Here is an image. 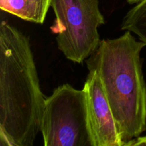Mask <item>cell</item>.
<instances>
[{
  "label": "cell",
  "mask_w": 146,
  "mask_h": 146,
  "mask_svg": "<svg viewBox=\"0 0 146 146\" xmlns=\"http://www.w3.org/2000/svg\"><path fill=\"white\" fill-rule=\"evenodd\" d=\"M145 46L125 31L118 38L101 40L86 60L88 71L99 76L123 146L146 130V85L141 60Z\"/></svg>",
  "instance_id": "7a4b0ae2"
},
{
  "label": "cell",
  "mask_w": 146,
  "mask_h": 146,
  "mask_svg": "<svg viewBox=\"0 0 146 146\" xmlns=\"http://www.w3.org/2000/svg\"><path fill=\"white\" fill-rule=\"evenodd\" d=\"M146 146V136L135 137L128 142L125 143L124 146Z\"/></svg>",
  "instance_id": "9c48e42d"
},
{
  "label": "cell",
  "mask_w": 146,
  "mask_h": 146,
  "mask_svg": "<svg viewBox=\"0 0 146 146\" xmlns=\"http://www.w3.org/2000/svg\"><path fill=\"white\" fill-rule=\"evenodd\" d=\"M0 8L2 11L29 21L27 0H0Z\"/></svg>",
  "instance_id": "52a82bcc"
},
{
  "label": "cell",
  "mask_w": 146,
  "mask_h": 146,
  "mask_svg": "<svg viewBox=\"0 0 146 146\" xmlns=\"http://www.w3.org/2000/svg\"><path fill=\"white\" fill-rule=\"evenodd\" d=\"M41 133L45 146H94L84 88L63 84L46 98Z\"/></svg>",
  "instance_id": "277c9868"
},
{
  "label": "cell",
  "mask_w": 146,
  "mask_h": 146,
  "mask_svg": "<svg viewBox=\"0 0 146 146\" xmlns=\"http://www.w3.org/2000/svg\"><path fill=\"white\" fill-rule=\"evenodd\" d=\"M46 98L29 38L7 21L0 25V145L32 146L41 132Z\"/></svg>",
  "instance_id": "6da1fadb"
},
{
  "label": "cell",
  "mask_w": 146,
  "mask_h": 146,
  "mask_svg": "<svg viewBox=\"0 0 146 146\" xmlns=\"http://www.w3.org/2000/svg\"><path fill=\"white\" fill-rule=\"evenodd\" d=\"M143 0H127L128 4H138V3L141 2Z\"/></svg>",
  "instance_id": "30bf717a"
},
{
  "label": "cell",
  "mask_w": 146,
  "mask_h": 146,
  "mask_svg": "<svg viewBox=\"0 0 146 146\" xmlns=\"http://www.w3.org/2000/svg\"><path fill=\"white\" fill-rule=\"evenodd\" d=\"M55 14L51 27L58 48L69 61L84 63L101 40L98 28L105 19L98 0H51Z\"/></svg>",
  "instance_id": "3957f363"
},
{
  "label": "cell",
  "mask_w": 146,
  "mask_h": 146,
  "mask_svg": "<svg viewBox=\"0 0 146 146\" xmlns=\"http://www.w3.org/2000/svg\"><path fill=\"white\" fill-rule=\"evenodd\" d=\"M94 146H123L110 104L98 74L89 71L84 84Z\"/></svg>",
  "instance_id": "5b68a950"
},
{
  "label": "cell",
  "mask_w": 146,
  "mask_h": 146,
  "mask_svg": "<svg viewBox=\"0 0 146 146\" xmlns=\"http://www.w3.org/2000/svg\"><path fill=\"white\" fill-rule=\"evenodd\" d=\"M121 29L134 33L140 40L146 44V0L138 3L124 17Z\"/></svg>",
  "instance_id": "8992f818"
},
{
  "label": "cell",
  "mask_w": 146,
  "mask_h": 146,
  "mask_svg": "<svg viewBox=\"0 0 146 146\" xmlns=\"http://www.w3.org/2000/svg\"><path fill=\"white\" fill-rule=\"evenodd\" d=\"M29 11V21L43 24L51 7V0H27Z\"/></svg>",
  "instance_id": "ba28073f"
}]
</instances>
